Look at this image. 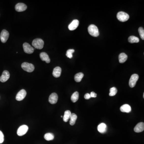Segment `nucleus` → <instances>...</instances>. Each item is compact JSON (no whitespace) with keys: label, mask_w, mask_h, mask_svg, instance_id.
I'll return each instance as SVG.
<instances>
[{"label":"nucleus","mask_w":144,"mask_h":144,"mask_svg":"<svg viewBox=\"0 0 144 144\" xmlns=\"http://www.w3.org/2000/svg\"><path fill=\"white\" fill-rule=\"evenodd\" d=\"M117 92V88L115 87L111 88L110 89V93H109V96H115Z\"/></svg>","instance_id":"a878e982"},{"label":"nucleus","mask_w":144,"mask_h":144,"mask_svg":"<svg viewBox=\"0 0 144 144\" xmlns=\"http://www.w3.org/2000/svg\"><path fill=\"white\" fill-rule=\"evenodd\" d=\"M21 67L24 71L28 73H31L32 72H33L35 69V67L34 65L31 63H28V62H23L21 65Z\"/></svg>","instance_id":"20e7f679"},{"label":"nucleus","mask_w":144,"mask_h":144,"mask_svg":"<svg viewBox=\"0 0 144 144\" xmlns=\"http://www.w3.org/2000/svg\"><path fill=\"white\" fill-rule=\"evenodd\" d=\"M88 30L90 35L92 37H97L99 36V33L97 26L94 25H91L88 27Z\"/></svg>","instance_id":"f257e3e1"},{"label":"nucleus","mask_w":144,"mask_h":144,"mask_svg":"<svg viewBox=\"0 0 144 144\" xmlns=\"http://www.w3.org/2000/svg\"><path fill=\"white\" fill-rule=\"evenodd\" d=\"M26 92L24 89L21 90L16 95V99L17 101H22L25 97Z\"/></svg>","instance_id":"1a4fd4ad"},{"label":"nucleus","mask_w":144,"mask_h":144,"mask_svg":"<svg viewBox=\"0 0 144 144\" xmlns=\"http://www.w3.org/2000/svg\"><path fill=\"white\" fill-rule=\"evenodd\" d=\"M61 118H62V117H63V116H61Z\"/></svg>","instance_id":"2f4dec72"},{"label":"nucleus","mask_w":144,"mask_h":144,"mask_svg":"<svg viewBox=\"0 0 144 144\" xmlns=\"http://www.w3.org/2000/svg\"><path fill=\"white\" fill-rule=\"evenodd\" d=\"M127 58L128 57L126 54L124 53H121L119 55V62L121 63H124L127 60Z\"/></svg>","instance_id":"6ab92c4d"},{"label":"nucleus","mask_w":144,"mask_h":144,"mask_svg":"<svg viewBox=\"0 0 144 144\" xmlns=\"http://www.w3.org/2000/svg\"><path fill=\"white\" fill-rule=\"evenodd\" d=\"M120 110L123 113H129L131 110V107L128 104H125L122 106L120 107Z\"/></svg>","instance_id":"a211bd4d"},{"label":"nucleus","mask_w":144,"mask_h":144,"mask_svg":"<svg viewBox=\"0 0 144 144\" xmlns=\"http://www.w3.org/2000/svg\"><path fill=\"white\" fill-rule=\"evenodd\" d=\"M83 76H84V74L83 73H78L76 74L74 76V80L76 82H81Z\"/></svg>","instance_id":"4be33fe9"},{"label":"nucleus","mask_w":144,"mask_h":144,"mask_svg":"<svg viewBox=\"0 0 144 144\" xmlns=\"http://www.w3.org/2000/svg\"><path fill=\"white\" fill-rule=\"evenodd\" d=\"M74 49H69L67 50L66 53V56L67 57L69 58H73V53H74Z\"/></svg>","instance_id":"bb28decb"},{"label":"nucleus","mask_w":144,"mask_h":144,"mask_svg":"<svg viewBox=\"0 0 144 144\" xmlns=\"http://www.w3.org/2000/svg\"><path fill=\"white\" fill-rule=\"evenodd\" d=\"M144 123L141 122L138 123L134 128V131L136 133H140L144 131Z\"/></svg>","instance_id":"4468645a"},{"label":"nucleus","mask_w":144,"mask_h":144,"mask_svg":"<svg viewBox=\"0 0 144 144\" xmlns=\"http://www.w3.org/2000/svg\"><path fill=\"white\" fill-rule=\"evenodd\" d=\"M79 21L78 20H74L71 23L69 24L68 26V28L70 30H75L79 25Z\"/></svg>","instance_id":"f8f14e48"},{"label":"nucleus","mask_w":144,"mask_h":144,"mask_svg":"<svg viewBox=\"0 0 144 144\" xmlns=\"http://www.w3.org/2000/svg\"><path fill=\"white\" fill-rule=\"evenodd\" d=\"M71 113L70 110H66L65 112L64 115L63 117V121L65 122H67L69 121V119H70V117L71 116Z\"/></svg>","instance_id":"aec40b11"},{"label":"nucleus","mask_w":144,"mask_h":144,"mask_svg":"<svg viewBox=\"0 0 144 144\" xmlns=\"http://www.w3.org/2000/svg\"><path fill=\"white\" fill-rule=\"evenodd\" d=\"M10 78V73L7 71L3 72L2 75L0 77V81L2 83H5Z\"/></svg>","instance_id":"9b49d317"},{"label":"nucleus","mask_w":144,"mask_h":144,"mask_svg":"<svg viewBox=\"0 0 144 144\" xmlns=\"http://www.w3.org/2000/svg\"><path fill=\"white\" fill-rule=\"evenodd\" d=\"M32 45L37 49H41L43 48L44 42L42 39H36L32 42Z\"/></svg>","instance_id":"f03ea898"},{"label":"nucleus","mask_w":144,"mask_h":144,"mask_svg":"<svg viewBox=\"0 0 144 144\" xmlns=\"http://www.w3.org/2000/svg\"><path fill=\"white\" fill-rule=\"evenodd\" d=\"M117 19L121 22H125L129 19V16L128 14L124 12H119L117 14Z\"/></svg>","instance_id":"7ed1b4c3"},{"label":"nucleus","mask_w":144,"mask_h":144,"mask_svg":"<svg viewBox=\"0 0 144 144\" xmlns=\"http://www.w3.org/2000/svg\"><path fill=\"white\" fill-rule=\"evenodd\" d=\"M61 68L59 67H57L54 69L53 71V76L55 78H58L61 75Z\"/></svg>","instance_id":"f3484780"},{"label":"nucleus","mask_w":144,"mask_h":144,"mask_svg":"<svg viewBox=\"0 0 144 144\" xmlns=\"http://www.w3.org/2000/svg\"><path fill=\"white\" fill-rule=\"evenodd\" d=\"M128 41L131 43H137L139 41V39L137 37L134 36H130L128 39Z\"/></svg>","instance_id":"b1692460"},{"label":"nucleus","mask_w":144,"mask_h":144,"mask_svg":"<svg viewBox=\"0 0 144 144\" xmlns=\"http://www.w3.org/2000/svg\"><path fill=\"white\" fill-rule=\"evenodd\" d=\"M143 98H144V93L143 94Z\"/></svg>","instance_id":"473e14b6"},{"label":"nucleus","mask_w":144,"mask_h":144,"mask_svg":"<svg viewBox=\"0 0 144 144\" xmlns=\"http://www.w3.org/2000/svg\"><path fill=\"white\" fill-rule=\"evenodd\" d=\"M97 129L99 133H104L107 131V127L106 124L104 123H102L98 125L97 127Z\"/></svg>","instance_id":"2eb2a0df"},{"label":"nucleus","mask_w":144,"mask_h":144,"mask_svg":"<svg viewBox=\"0 0 144 144\" xmlns=\"http://www.w3.org/2000/svg\"><path fill=\"white\" fill-rule=\"evenodd\" d=\"M77 115L76 114H74V113H72V114H71L70 119H70V125H72V126L74 125L77 119Z\"/></svg>","instance_id":"412c9836"},{"label":"nucleus","mask_w":144,"mask_h":144,"mask_svg":"<svg viewBox=\"0 0 144 144\" xmlns=\"http://www.w3.org/2000/svg\"><path fill=\"white\" fill-rule=\"evenodd\" d=\"M138 33H139L140 35V37L141 39L142 40H144V28L142 27L139 28L138 30Z\"/></svg>","instance_id":"cd10ccee"},{"label":"nucleus","mask_w":144,"mask_h":144,"mask_svg":"<svg viewBox=\"0 0 144 144\" xmlns=\"http://www.w3.org/2000/svg\"><path fill=\"white\" fill-rule=\"evenodd\" d=\"M44 138L47 141L53 140L54 138V135L51 133H47L44 135Z\"/></svg>","instance_id":"393cba45"},{"label":"nucleus","mask_w":144,"mask_h":144,"mask_svg":"<svg viewBox=\"0 0 144 144\" xmlns=\"http://www.w3.org/2000/svg\"><path fill=\"white\" fill-rule=\"evenodd\" d=\"M28 129V126L26 125H23L18 129L17 134L19 136H22L27 133Z\"/></svg>","instance_id":"423d86ee"},{"label":"nucleus","mask_w":144,"mask_h":144,"mask_svg":"<svg viewBox=\"0 0 144 144\" xmlns=\"http://www.w3.org/2000/svg\"><path fill=\"white\" fill-rule=\"evenodd\" d=\"M4 141V136L3 133L0 131V144L3 143Z\"/></svg>","instance_id":"c85d7f7f"},{"label":"nucleus","mask_w":144,"mask_h":144,"mask_svg":"<svg viewBox=\"0 0 144 144\" xmlns=\"http://www.w3.org/2000/svg\"><path fill=\"white\" fill-rule=\"evenodd\" d=\"M84 98L85 99H89L91 98V97L90 96V94L89 93H87L86 94H85L84 96Z\"/></svg>","instance_id":"c756f323"},{"label":"nucleus","mask_w":144,"mask_h":144,"mask_svg":"<svg viewBox=\"0 0 144 144\" xmlns=\"http://www.w3.org/2000/svg\"><path fill=\"white\" fill-rule=\"evenodd\" d=\"M9 36V34L7 30L5 29L2 30L0 36V39L1 42L3 43H5L7 41Z\"/></svg>","instance_id":"0eeeda50"},{"label":"nucleus","mask_w":144,"mask_h":144,"mask_svg":"<svg viewBox=\"0 0 144 144\" xmlns=\"http://www.w3.org/2000/svg\"><path fill=\"white\" fill-rule=\"evenodd\" d=\"M138 78H139V76L137 74H133L129 80V86L131 88L135 87Z\"/></svg>","instance_id":"39448f33"},{"label":"nucleus","mask_w":144,"mask_h":144,"mask_svg":"<svg viewBox=\"0 0 144 144\" xmlns=\"http://www.w3.org/2000/svg\"><path fill=\"white\" fill-rule=\"evenodd\" d=\"M23 48L25 53L27 54H32L34 52V48L31 46L30 44L27 42H25L23 44Z\"/></svg>","instance_id":"6e6552de"},{"label":"nucleus","mask_w":144,"mask_h":144,"mask_svg":"<svg viewBox=\"0 0 144 144\" xmlns=\"http://www.w3.org/2000/svg\"><path fill=\"white\" fill-rule=\"evenodd\" d=\"M15 9L17 11L23 12L27 9V6L24 3H19L16 5Z\"/></svg>","instance_id":"9d476101"},{"label":"nucleus","mask_w":144,"mask_h":144,"mask_svg":"<svg viewBox=\"0 0 144 144\" xmlns=\"http://www.w3.org/2000/svg\"><path fill=\"white\" fill-rule=\"evenodd\" d=\"M40 57L42 61H45L47 63L50 62L51 60L48 54L45 52H42L40 54Z\"/></svg>","instance_id":"dca6fc26"},{"label":"nucleus","mask_w":144,"mask_h":144,"mask_svg":"<svg viewBox=\"0 0 144 144\" xmlns=\"http://www.w3.org/2000/svg\"><path fill=\"white\" fill-rule=\"evenodd\" d=\"M58 100V96L57 93H53L50 95L49 97V103L51 104H55L57 102Z\"/></svg>","instance_id":"ddd939ff"},{"label":"nucleus","mask_w":144,"mask_h":144,"mask_svg":"<svg viewBox=\"0 0 144 144\" xmlns=\"http://www.w3.org/2000/svg\"><path fill=\"white\" fill-rule=\"evenodd\" d=\"M90 96L91 97H92V98H95V97H97V94L95 92H91L90 94Z\"/></svg>","instance_id":"7c9ffc66"},{"label":"nucleus","mask_w":144,"mask_h":144,"mask_svg":"<svg viewBox=\"0 0 144 144\" xmlns=\"http://www.w3.org/2000/svg\"><path fill=\"white\" fill-rule=\"evenodd\" d=\"M78 98H79V93L78 92H75L72 95L71 100L73 103H75L78 100Z\"/></svg>","instance_id":"5701e85b"}]
</instances>
